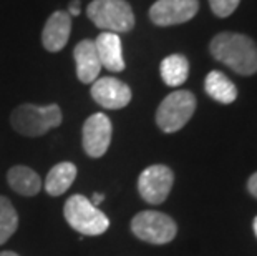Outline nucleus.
I'll list each match as a JSON object with an SVG mask.
<instances>
[{"mask_svg": "<svg viewBox=\"0 0 257 256\" xmlns=\"http://www.w3.org/2000/svg\"><path fill=\"white\" fill-rule=\"evenodd\" d=\"M209 50L217 62L239 75H254L257 72V45L247 35L224 32L211 40Z\"/></svg>", "mask_w": 257, "mask_h": 256, "instance_id": "f257e3e1", "label": "nucleus"}, {"mask_svg": "<svg viewBox=\"0 0 257 256\" xmlns=\"http://www.w3.org/2000/svg\"><path fill=\"white\" fill-rule=\"evenodd\" d=\"M75 63H76V77L81 83H93L101 70V62L98 57L95 42L81 40L73 50Z\"/></svg>", "mask_w": 257, "mask_h": 256, "instance_id": "f8f14e48", "label": "nucleus"}, {"mask_svg": "<svg viewBox=\"0 0 257 256\" xmlns=\"http://www.w3.org/2000/svg\"><path fill=\"white\" fill-rule=\"evenodd\" d=\"M95 47L100 57L101 67L108 68L110 72H123L124 70V58L121 50V40L118 34L113 32H103L96 37Z\"/></svg>", "mask_w": 257, "mask_h": 256, "instance_id": "ddd939ff", "label": "nucleus"}, {"mask_svg": "<svg viewBox=\"0 0 257 256\" xmlns=\"http://www.w3.org/2000/svg\"><path fill=\"white\" fill-rule=\"evenodd\" d=\"M113 127L105 113H95L83 123V150L91 158H100L108 151L111 143Z\"/></svg>", "mask_w": 257, "mask_h": 256, "instance_id": "1a4fd4ad", "label": "nucleus"}, {"mask_svg": "<svg viewBox=\"0 0 257 256\" xmlns=\"http://www.w3.org/2000/svg\"><path fill=\"white\" fill-rule=\"evenodd\" d=\"M161 78L165 80V83L168 87H179L188 80L189 75V63L188 58L183 55H169L161 62L160 67Z\"/></svg>", "mask_w": 257, "mask_h": 256, "instance_id": "f3484780", "label": "nucleus"}, {"mask_svg": "<svg viewBox=\"0 0 257 256\" xmlns=\"http://www.w3.org/2000/svg\"><path fill=\"white\" fill-rule=\"evenodd\" d=\"M0 256H19V254L14 251H4V253H0Z\"/></svg>", "mask_w": 257, "mask_h": 256, "instance_id": "5701e85b", "label": "nucleus"}, {"mask_svg": "<svg viewBox=\"0 0 257 256\" xmlns=\"http://www.w3.org/2000/svg\"><path fill=\"white\" fill-rule=\"evenodd\" d=\"M131 231L141 241L151 244H166L173 241L178 226L171 216L160 211H141L131 221Z\"/></svg>", "mask_w": 257, "mask_h": 256, "instance_id": "423d86ee", "label": "nucleus"}, {"mask_svg": "<svg viewBox=\"0 0 257 256\" xmlns=\"http://www.w3.org/2000/svg\"><path fill=\"white\" fill-rule=\"evenodd\" d=\"M252 228H254V233H255V236H257V216L254 218V223H252Z\"/></svg>", "mask_w": 257, "mask_h": 256, "instance_id": "b1692460", "label": "nucleus"}, {"mask_svg": "<svg viewBox=\"0 0 257 256\" xmlns=\"http://www.w3.org/2000/svg\"><path fill=\"white\" fill-rule=\"evenodd\" d=\"M247 188H249V193L252 195L254 198H257V173L250 175L249 182H247Z\"/></svg>", "mask_w": 257, "mask_h": 256, "instance_id": "aec40b11", "label": "nucleus"}, {"mask_svg": "<svg viewBox=\"0 0 257 256\" xmlns=\"http://www.w3.org/2000/svg\"><path fill=\"white\" fill-rule=\"evenodd\" d=\"M196 110V97L188 90L169 94L156 112V123L163 132L174 133L181 130Z\"/></svg>", "mask_w": 257, "mask_h": 256, "instance_id": "39448f33", "label": "nucleus"}, {"mask_svg": "<svg viewBox=\"0 0 257 256\" xmlns=\"http://www.w3.org/2000/svg\"><path fill=\"white\" fill-rule=\"evenodd\" d=\"M76 178V166L72 161L57 163L55 166L48 172L45 180V190L52 197H60L72 187Z\"/></svg>", "mask_w": 257, "mask_h": 256, "instance_id": "2eb2a0df", "label": "nucleus"}, {"mask_svg": "<svg viewBox=\"0 0 257 256\" xmlns=\"http://www.w3.org/2000/svg\"><path fill=\"white\" fill-rule=\"evenodd\" d=\"M174 175L166 165H151L141 172L138 178V192L146 203H163L173 188Z\"/></svg>", "mask_w": 257, "mask_h": 256, "instance_id": "0eeeda50", "label": "nucleus"}, {"mask_svg": "<svg viewBox=\"0 0 257 256\" xmlns=\"http://www.w3.org/2000/svg\"><path fill=\"white\" fill-rule=\"evenodd\" d=\"M199 10L198 0H158L151 5L150 19L158 27L184 24Z\"/></svg>", "mask_w": 257, "mask_h": 256, "instance_id": "6e6552de", "label": "nucleus"}, {"mask_svg": "<svg viewBox=\"0 0 257 256\" xmlns=\"http://www.w3.org/2000/svg\"><path fill=\"white\" fill-rule=\"evenodd\" d=\"M78 14H80V0H73L68 7V15L72 17V15H78Z\"/></svg>", "mask_w": 257, "mask_h": 256, "instance_id": "412c9836", "label": "nucleus"}, {"mask_svg": "<svg viewBox=\"0 0 257 256\" xmlns=\"http://www.w3.org/2000/svg\"><path fill=\"white\" fill-rule=\"evenodd\" d=\"M91 97L98 105L108 110H119L131 102V89L118 78L103 77L91 83Z\"/></svg>", "mask_w": 257, "mask_h": 256, "instance_id": "9d476101", "label": "nucleus"}, {"mask_svg": "<svg viewBox=\"0 0 257 256\" xmlns=\"http://www.w3.org/2000/svg\"><path fill=\"white\" fill-rule=\"evenodd\" d=\"M7 182L10 188L22 197H35L42 188L40 177L32 168L22 165L10 168L7 173Z\"/></svg>", "mask_w": 257, "mask_h": 256, "instance_id": "4468645a", "label": "nucleus"}, {"mask_svg": "<svg viewBox=\"0 0 257 256\" xmlns=\"http://www.w3.org/2000/svg\"><path fill=\"white\" fill-rule=\"evenodd\" d=\"M72 32V17L68 12L58 10L48 17L42 32V43L48 52H60L67 45Z\"/></svg>", "mask_w": 257, "mask_h": 256, "instance_id": "9b49d317", "label": "nucleus"}, {"mask_svg": "<svg viewBox=\"0 0 257 256\" xmlns=\"http://www.w3.org/2000/svg\"><path fill=\"white\" fill-rule=\"evenodd\" d=\"M86 15L98 29L124 34L135 27V14L126 0H93Z\"/></svg>", "mask_w": 257, "mask_h": 256, "instance_id": "20e7f679", "label": "nucleus"}, {"mask_svg": "<svg viewBox=\"0 0 257 256\" xmlns=\"http://www.w3.org/2000/svg\"><path fill=\"white\" fill-rule=\"evenodd\" d=\"M17 226H19L17 211H15L9 198L0 197V244H4L17 231Z\"/></svg>", "mask_w": 257, "mask_h": 256, "instance_id": "a211bd4d", "label": "nucleus"}, {"mask_svg": "<svg viewBox=\"0 0 257 256\" xmlns=\"http://www.w3.org/2000/svg\"><path fill=\"white\" fill-rule=\"evenodd\" d=\"M62 110L55 103L45 107L24 103L12 112L10 122L20 135L42 137L47 132H50L52 128H57L62 123Z\"/></svg>", "mask_w": 257, "mask_h": 256, "instance_id": "f03ea898", "label": "nucleus"}, {"mask_svg": "<svg viewBox=\"0 0 257 256\" xmlns=\"http://www.w3.org/2000/svg\"><path fill=\"white\" fill-rule=\"evenodd\" d=\"M240 0H209L211 10L214 12L217 17H229L231 14H234V10L237 9Z\"/></svg>", "mask_w": 257, "mask_h": 256, "instance_id": "6ab92c4d", "label": "nucleus"}, {"mask_svg": "<svg viewBox=\"0 0 257 256\" xmlns=\"http://www.w3.org/2000/svg\"><path fill=\"white\" fill-rule=\"evenodd\" d=\"M204 89H206V94L209 95L212 100L224 103V105L232 103L237 99L236 85H234L224 73L217 72V70H212L211 73H207V77L204 80Z\"/></svg>", "mask_w": 257, "mask_h": 256, "instance_id": "dca6fc26", "label": "nucleus"}, {"mask_svg": "<svg viewBox=\"0 0 257 256\" xmlns=\"http://www.w3.org/2000/svg\"><path fill=\"white\" fill-rule=\"evenodd\" d=\"M103 200H105V195H101V193H95V195H93V198H91V203L96 206L98 203H101Z\"/></svg>", "mask_w": 257, "mask_h": 256, "instance_id": "4be33fe9", "label": "nucleus"}, {"mask_svg": "<svg viewBox=\"0 0 257 256\" xmlns=\"http://www.w3.org/2000/svg\"><path fill=\"white\" fill-rule=\"evenodd\" d=\"M63 215L68 225L81 235L98 236L103 235L110 226L108 216L83 195L70 197L63 206Z\"/></svg>", "mask_w": 257, "mask_h": 256, "instance_id": "7ed1b4c3", "label": "nucleus"}]
</instances>
